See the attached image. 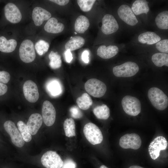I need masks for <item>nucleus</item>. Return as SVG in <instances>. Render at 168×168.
I'll list each match as a JSON object with an SVG mask.
<instances>
[{
    "label": "nucleus",
    "mask_w": 168,
    "mask_h": 168,
    "mask_svg": "<svg viewBox=\"0 0 168 168\" xmlns=\"http://www.w3.org/2000/svg\"><path fill=\"white\" fill-rule=\"evenodd\" d=\"M148 96L152 105L157 109L162 110L167 107L168 97L160 89L156 87L151 88L148 91Z\"/></svg>",
    "instance_id": "obj_1"
},
{
    "label": "nucleus",
    "mask_w": 168,
    "mask_h": 168,
    "mask_svg": "<svg viewBox=\"0 0 168 168\" xmlns=\"http://www.w3.org/2000/svg\"><path fill=\"white\" fill-rule=\"evenodd\" d=\"M123 108L127 114L136 116L141 112V103L137 98L131 96H124L121 101Z\"/></svg>",
    "instance_id": "obj_2"
},
{
    "label": "nucleus",
    "mask_w": 168,
    "mask_h": 168,
    "mask_svg": "<svg viewBox=\"0 0 168 168\" xmlns=\"http://www.w3.org/2000/svg\"><path fill=\"white\" fill-rule=\"evenodd\" d=\"M139 70V66L136 63L128 61L114 67L113 72L117 77H129L135 75Z\"/></svg>",
    "instance_id": "obj_3"
},
{
    "label": "nucleus",
    "mask_w": 168,
    "mask_h": 168,
    "mask_svg": "<svg viewBox=\"0 0 168 168\" xmlns=\"http://www.w3.org/2000/svg\"><path fill=\"white\" fill-rule=\"evenodd\" d=\"M84 87L89 94L97 98L103 96L107 90L105 84L96 78H91L87 81L85 84Z\"/></svg>",
    "instance_id": "obj_4"
},
{
    "label": "nucleus",
    "mask_w": 168,
    "mask_h": 168,
    "mask_svg": "<svg viewBox=\"0 0 168 168\" xmlns=\"http://www.w3.org/2000/svg\"><path fill=\"white\" fill-rule=\"evenodd\" d=\"M83 131L85 137L91 144L95 145L102 142L103 137L102 132L95 124L92 123L86 124Z\"/></svg>",
    "instance_id": "obj_5"
},
{
    "label": "nucleus",
    "mask_w": 168,
    "mask_h": 168,
    "mask_svg": "<svg viewBox=\"0 0 168 168\" xmlns=\"http://www.w3.org/2000/svg\"><path fill=\"white\" fill-rule=\"evenodd\" d=\"M19 55L21 59L25 63H30L35 60V53L32 41L27 39L22 41L20 46Z\"/></svg>",
    "instance_id": "obj_6"
},
{
    "label": "nucleus",
    "mask_w": 168,
    "mask_h": 168,
    "mask_svg": "<svg viewBox=\"0 0 168 168\" xmlns=\"http://www.w3.org/2000/svg\"><path fill=\"white\" fill-rule=\"evenodd\" d=\"M43 165L46 168H61L63 162L56 152L48 151L43 154L41 159Z\"/></svg>",
    "instance_id": "obj_7"
},
{
    "label": "nucleus",
    "mask_w": 168,
    "mask_h": 168,
    "mask_svg": "<svg viewBox=\"0 0 168 168\" xmlns=\"http://www.w3.org/2000/svg\"><path fill=\"white\" fill-rule=\"evenodd\" d=\"M4 128L9 135L12 143L17 147H21L24 145L25 141L15 123L11 120L6 121Z\"/></svg>",
    "instance_id": "obj_8"
},
{
    "label": "nucleus",
    "mask_w": 168,
    "mask_h": 168,
    "mask_svg": "<svg viewBox=\"0 0 168 168\" xmlns=\"http://www.w3.org/2000/svg\"><path fill=\"white\" fill-rule=\"evenodd\" d=\"M142 144L140 137L137 134H126L120 138L119 145L124 149L130 148L134 150L139 149Z\"/></svg>",
    "instance_id": "obj_9"
},
{
    "label": "nucleus",
    "mask_w": 168,
    "mask_h": 168,
    "mask_svg": "<svg viewBox=\"0 0 168 168\" xmlns=\"http://www.w3.org/2000/svg\"><path fill=\"white\" fill-rule=\"evenodd\" d=\"M168 146L166 138L162 136H157L150 143L148 147V152L151 158L156 160L160 156L161 150H166Z\"/></svg>",
    "instance_id": "obj_10"
},
{
    "label": "nucleus",
    "mask_w": 168,
    "mask_h": 168,
    "mask_svg": "<svg viewBox=\"0 0 168 168\" xmlns=\"http://www.w3.org/2000/svg\"><path fill=\"white\" fill-rule=\"evenodd\" d=\"M42 113L45 124L48 126H52L55 120L56 112L54 106L49 101L46 100L43 102Z\"/></svg>",
    "instance_id": "obj_11"
},
{
    "label": "nucleus",
    "mask_w": 168,
    "mask_h": 168,
    "mask_svg": "<svg viewBox=\"0 0 168 168\" xmlns=\"http://www.w3.org/2000/svg\"><path fill=\"white\" fill-rule=\"evenodd\" d=\"M24 95L26 100L31 103H35L39 98V93L37 85L33 81H26L23 86Z\"/></svg>",
    "instance_id": "obj_12"
},
{
    "label": "nucleus",
    "mask_w": 168,
    "mask_h": 168,
    "mask_svg": "<svg viewBox=\"0 0 168 168\" xmlns=\"http://www.w3.org/2000/svg\"><path fill=\"white\" fill-rule=\"evenodd\" d=\"M117 13L119 17L129 25L134 26L138 21L131 9L126 4H123L119 8Z\"/></svg>",
    "instance_id": "obj_13"
},
{
    "label": "nucleus",
    "mask_w": 168,
    "mask_h": 168,
    "mask_svg": "<svg viewBox=\"0 0 168 168\" xmlns=\"http://www.w3.org/2000/svg\"><path fill=\"white\" fill-rule=\"evenodd\" d=\"M119 25L116 20L112 15L106 14L104 16L102 20L101 30L105 35L113 34L118 30Z\"/></svg>",
    "instance_id": "obj_14"
},
{
    "label": "nucleus",
    "mask_w": 168,
    "mask_h": 168,
    "mask_svg": "<svg viewBox=\"0 0 168 168\" xmlns=\"http://www.w3.org/2000/svg\"><path fill=\"white\" fill-rule=\"evenodd\" d=\"M4 13L6 19L12 23L19 22L21 19L22 15L18 7L14 3H9L4 8Z\"/></svg>",
    "instance_id": "obj_15"
},
{
    "label": "nucleus",
    "mask_w": 168,
    "mask_h": 168,
    "mask_svg": "<svg viewBox=\"0 0 168 168\" xmlns=\"http://www.w3.org/2000/svg\"><path fill=\"white\" fill-rule=\"evenodd\" d=\"M51 16V14L49 12L40 7H36L33 9L32 18L37 26H41L44 21L48 20Z\"/></svg>",
    "instance_id": "obj_16"
},
{
    "label": "nucleus",
    "mask_w": 168,
    "mask_h": 168,
    "mask_svg": "<svg viewBox=\"0 0 168 168\" xmlns=\"http://www.w3.org/2000/svg\"><path fill=\"white\" fill-rule=\"evenodd\" d=\"M43 119L38 113L32 114L30 117L26 124L27 128L31 135L36 134L41 127Z\"/></svg>",
    "instance_id": "obj_17"
},
{
    "label": "nucleus",
    "mask_w": 168,
    "mask_h": 168,
    "mask_svg": "<svg viewBox=\"0 0 168 168\" xmlns=\"http://www.w3.org/2000/svg\"><path fill=\"white\" fill-rule=\"evenodd\" d=\"M119 51V48L116 45H110L106 47L102 45L98 48L97 54L102 58L109 59L115 56Z\"/></svg>",
    "instance_id": "obj_18"
},
{
    "label": "nucleus",
    "mask_w": 168,
    "mask_h": 168,
    "mask_svg": "<svg viewBox=\"0 0 168 168\" xmlns=\"http://www.w3.org/2000/svg\"><path fill=\"white\" fill-rule=\"evenodd\" d=\"M63 24L58 22L57 19L54 17L50 18L48 20L44 26V29L47 32L53 34L61 32L64 30Z\"/></svg>",
    "instance_id": "obj_19"
},
{
    "label": "nucleus",
    "mask_w": 168,
    "mask_h": 168,
    "mask_svg": "<svg viewBox=\"0 0 168 168\" xmlns=\"http://www.w3.org/2000/svg\"><path fill=\"white\" fill-rule=\"evenodd\" d=\"M161 38L155 33L147 31L140 34L138 37V41L142 44L152 45L160 41Z\"/></svg>",
    "instance_id": "obj_20"
},
{
    "label": "nucleus",
    "mask_w": 168,
    "mask_h": 168,
    "mask_svg": "<svg viewBox=\"0 0 168 168\" xmlns=\"http://www.w3.org/2000/svg\"><path fill=\"white\" fill-rule=\"evenodd\" d=\"M148 2L145 0H137L133 3L131 9L134 14L138 15L142 13H147L149 11Z\"/></svg>",
    "instance_id": "obj_21"
},
{
    "label": "nucleus",
    "mask_w": 168,
    "mask_h": 168,
    "mask_svg": "<svg viewBox=\"0 0 168 168\" xmlns=\"http://www.w3.org/2000/svg\"><path fill=\"white\" fill-rule=\"evenodd\" d=\"M17 42L14 39L7 40L3 36L0 37V51L6 53L13 51L17 45Z\"/></svg>",
    "instance_id": "obj_22"
},
{
    "label": "nucleus",
    "mask_w": 168,
    "mask_h": 168,
    "mask_svg": "<svg viewBox=\"0 0 168 168\" xmlns=\"http://www.w3.org/2000/svg\"><path fill=\"white\" fill-rule=\"evenodd\" d=\"M85 40L82 37L77 36L72 37L65 44L66 50L72 51L82 47L84 45Z\"/></svg>",
    "instance_id": "obj_23"
},
{
    "label": "nucleus",
    "mask_w": 168,
    "mask_h": 168,
    "mask_svg": "<svg viewBox=\"0 0 168 168\" xmlns=\"http://www.w3.org/2000/svg\"><path fill=\"white\" fill-rule=\"evenodd\" d=\"M90 23L88 19L85 16H80L76 19L74 24L76 32L84 33L88 28Z\"/></svg>",
    "instance_id": "obj_24"
},
{
    "label": "nucleus",
    "mask_w": 168,
    "mask_h": 168,
    "mask_svg": "<svg viewBox=\"0 0 168 168\" xmlns=\"http://www.w3.org/2000/svg\"><path fill=\"white\" fill-rule=\"evenodd\" d=\"M47 89L49 94L53 96L60 95L63 90L61 83L56 79L52 80L48 83Z\"/></svg>",
    "instance_id": "obj_25"
},
{
    "label": "nucleus",
    "mask_w": 168,
    "mask_h": 168,
    "mask_svg": "<svg viewBox=\"0 0 168 168\" xmlns=\"http://www.w3.org/2000/svg\"><path fill=\"white\" fill-rule=\"evenodd\" d=\"M152 60L156 66L161 67L163 66H168V54L162 53H157L153 54Z\"/></svg>",
    "instance_id": "obj_26"
},
{
    "label": "nucleus",
    "mask_w": 168,
    "mask_h": 168,
    "mask_svg": "<svg viewBox=\"0 0 168 168\" xmlns=\"http://www.w3.org/2000/svg\"><path fill=\"white\" fill-rule=\"evenodd\" d=\"M157 27L159 29L166 30L168 29V12H162L156 16L155 19Z\"/></svg>",
    "instance_id": "obj_27"
},
{
    "label": "nucleus",
    "mask_w": 168,
    "mask_h": 168,
    "mask_svg": "<svg viewBox=\"0 0 168 168\" xmlns=\"http://www.w3.org/2000/svg\"><path fill=\"white\" fill-rule=\"evenodd\" d=\"M93 112L96 116L98 119H107L110 115V110L109 107L105 104L95 107Z\"/></svg>",
    "instance_id": "obj_28"
},
{
    "label": "nucleus",
    "mask_w": 168,
    "mask_h": 168,
    "mask_svg": "<svg viewBox=\"0 0 168 168\" xmlns=\"http://www.w3.org/2000/svg\"><path fill=\"white\" fill-rule=\"evenodd\" d=\"M76 102L79 107L84 110L89 109L93 103L91 97L86 93H83L81 96L78 97Z\"/></svg>",
    "instance_id": "obj_29"
},
{
    "label": "nucleus",
    "mask_w": 168,
    "mask_h": 168,
    "mask_svg": "<svg viewBox=\"0 0 168 168\" xmlns=\"http://www.w3.org/2000/svg\"><path fill=\"white\" fill-rule=\"evenodd\" d=\"M63 128L66 136L70 137L76 135L75 124L72 118H68L65 120Z\"/></svg>",
    "instance_id": "obj_30"
},
{
    "label": "nucleus",
    "mask_w": 168,
    "mask_h": 168,
    "mask_svg": "<svg viewBox=\"0 0 168 168\" xmlns=\"http://www.w3.org/2000/svg\"><path fill=\"white\" fill-rule=\"evenodd\" d=\"M50 60L49 65L53 69H58L60 68L62 65V60L60 56L57 52L51 51L49 55Z\"/></svg>",
    "instance_id": "obj_31"
},
{
    "label": "nucleus",
    "mask_w": 168,
    "mask_h": 168,
    "mask_svg": "<svg viewBox=\"0 0 168 168\" xmlns=\"http://www.w3.org/2000/svg\"><path fill=\"white\" fill-rule=\"evenodd\" d=\"M17 126L24 140L26 142H30L32 137L27 128L26 124L22 121H19L17 123Z\"/></svg>",
    "instance_id": "obj_32"
},
{
    "label": "nucleus",
    "mask_w": 168,
    "mask_h": 168,
    "mask_svg": "<svg viewBox=\"0 0 168 168\" xmlns=\"http://www.w3.org/2000/svg\"><path fill=\"white\" fill-rule=\"evenodd\" d=\"M49 45L47 42L40 40L37 42L35 45V48L38 54L40 55H42L47 52Z\"/></svg>",
    "instance_id": "obj_33"
},
{
    "label": "nucleus",
    "mask_w": 168,
    "mask_h": 168,
    "mask_svg": "<svg viewBox=\"0 0 168 168\" xmlns=\"http://www.w3.org/2000/svg\"><path fill=\"white\" fill-rule=\"evenodd\" d=\"M77 3L81 9L84 12H87L91 10L95 0H77Z\"/></svg>",
    "instance_id": "obj_34"
},
{
    "label": "nucleus",
    "mask_w": 168,
    "mask_h": 168,
    "mask_svg": "<svg viewBox=\"0 0 168 168\" xmlns=\"http://www.w3.org/2000/svg\"><path fill=\"white\" fill-rule=\"evenodd\" d=\"M156 49L162 53H168V40L164 39L160 40L156 43Z\"/></svg>",
    "instance_id": "obj_35"
},
{
    "label": "nucleus",
    "mask_w": 168,
    "mask_h": 168,
    "mask_svg": "<svg viewBox=\"0 0 168 168\" xmlns=\"http://www.w3.org/2000/svg\"><path fill=\"white\" fill-rule=\"evenodd\" d=\"M71 116L75 119H80L83 116V114L77 106H73L69 110Z\"/></svg>",
    "instance_id": "obj_36"
},
{
    "label": "nucleus",
    "mask_w": 168,
    "mask_h": 168,
    "mask_svg": "<svg viewBox=\"0 0 168 168\" xmlns=\"http://www.w3.org/2000/svg\"><path fill=\"white\" fill-rule=\"evenodd\" d=\"M10 79V75L8 72L5 71H0V83H7Z\"/></svg>",
    "instance_id": "obj_37"
},
{
    "label": "nucleus",
    "mask_w": 168,
    "mask_h": 168,
    "mask_svg": "<svg viewBox=\"0 0 168 168\" xmlns=\"http://www.w3.org/2000/svg\"><path fill=\"white\" fill-rule=\"evenodd\" d=\"M76 163L72 160L68 159L66 160L63 163L62 168H76Z\"/></svg>",
    "instance_id": "obj_38"
},
{
    "label": "nucleus",
    "mask_w": 168,
    "mask_h": 168,
    "mask_svg": "<svg viewBox=\"0 0 168 168\" xmlns=\"http://www.w3.org/2000/svg\"><path fill=\"white\" fill-rule=\"evenodd\" d=\"M89 52L87 50L84 51L82 54V59L85 63H87L89 62Z\"/></svg>",
    "instance_id": "obj_39"
},
{
    "label": "nucleus",
    "mask_w": 168,
    "mask_h": 168,
    "mask_svg": "<svg viewBox=\"0 0 168 168\" xmlns=\"http://www.w3.org/2000/svg\"><path fill=\"white\" fill-rule=\"evenodd\" d=\"M65 56L66 61L68 63H70L73 58L72 54L71 51L66 50L65 52Z\"/></svg>",
    "instance_id": "obj_40"
},
{
    "label": "nucleus",
    "mask_w": 168,
    "mask_h": 168,
    "mask_svg": "<svg viewBox=\"0 0 168 168\" xmlns=\"http://www.w3.org/2000/svg\"><path fill=\"white\" fill-rule=\"evenodd\" d=\"M49 1L54 2L60 6L65 5L69 2V0H51Z\"/></svg>",
    "instance_id": "obj_41"
},
{
    "label": "nucleus",
    "mask_w": 168,
    "mask_h": 168,
    "mask_svg": "<svg viewBox=\"0 0 168 168\" xmlns=\"http://www.w3.org/2000/svg\"><path fill=\"white\" fill-rule=\"evenodd\" d=\"M7 87L5 84L0 83V96L3 95L7 91Z\"/></svg>",
    "instance_id": "obj_42"
},
{
    "label": "nucleus",
    "mask_w": 168,
    "mask_h": 168,
    "mask_svg": "<svg viewBox=\"0 0 168 168\" xmlns=\"http://www.w3.org/2000/svg\"><path fill=\"white\" fill-rule=\"evenodd\" d=\"M128 168H144L142 167L138 166H130Z\"/></svg>",
    "instance_id": "obj_43"
},
{
    "label": "nucleus",
    "mask_w": 168,
    "mask_h": 168,
    "mask_svg": "<svg viewBox=\"0 0 168 168\" xmlns=\"http://www.w3.org/2000/svg\"><path fill=\"white\" fill-rule=\"evenodd\" d=\"M100 168H108V167H107V166H106L104 165H102L100 167Z\"/></svg>",
    "instance_id": "obj_44"
},
{
    "label": "nucleus",
    "mask_w": 168,
    "mask_h": 168,
    "mask_svg": "<svg viewBox=\"0 0 168 168\" xmlns=\"http://www.w3.org/2000/svg\"><path fill=\"white\" fill-rule=\"evenodd\" d=\"M74 33H75V34H77V32H75Z\"/></svg>",
    "instance_id": "obj_45"
}]
</instances>
